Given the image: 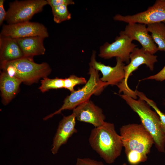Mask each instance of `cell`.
<instances>
[{
    "label": "cell",
    "mask_w": 165,
    "mask_h": 165,
    "mask_svg": "<svg viewBox=\"0 0 165 165\" xmlns=\"http://www.w3.org/2000/svg\"><path fill=\"white\" fill-rule=\"evenodd\" d=\"M45 38L34 36L16 39L24 57L33 58L34 56L44 55L46 49L43 44Z\"/></svg>",
    "instance_id": "16"
},
{
    "label": "cell",
    "mask_w": 165,
    "mask_h": 165,
    "mask_svg": "<svg viewBox=\"0 0 165 165\" xmlns=\"http://www.w3.org/2000/svg\"><path fill=\"white\" fill-rule=\"evenodd\" d=\"M47 4L51 7H56L63 5L68 6L74 5L75 2L72 0H47Z\"/></svg>",
    "instance_id": "24"
},
{
    "label": "cell",
    "mask_w": 165,
    "mask_h": 165,
    "mask_svg": "<svg viewBox=\"0 0 165 165\" xmlns=\"http://www.w3.org/2000/svg\"><path fill=\"white\" fill-rule=\"evenodd\" d=\"M0 36L15 39L34 36L45 38L48 37L49 33L47 28L43 24L27 21L4 25Z\"/></svg>",
    "instance_id": "9"
},
{
    "label": "cell",
    "mask_w": 165,
    "mask_h": 165,
    "mask_svg": "<svg viewBox=\"0 0 165 165\" xmlns=\"http://www.w3.org/2000/svg\"><path fill=\"white\" fill-rule=\"evenodd\" d=\"M89 141L93 149L109 164L114 163L120 156L123 147L114 124L105 122L91 130Z\"/></svg>",
    "instance_id": "2"
},
{
    "label": "cell",
    "mask_w": 165,
    "mask_h": 165,
    "mask_svg": "<svg viewBox=\"0 0 165 165\" xmlns=\"http://www.w3.org/2000/svg\"><path fill=\"white\" fill-rule=\"evenodd\" d=\"M157 57L146 53L142 48L136 47L131 53L130 62L124 67L125 76L124 79L117 86L119 93L123 92L124 94L136 99L137 96L135 91L131 90L127 84L129 76L133 72L137 70L140 65L145 64L151 71H153L155 63L157 61Z\"/></svg>",
    "instance_id": "6"
},
{
    "label": "cell",
    "mask_w": 165,
    "mask_h": 165,
    "mask_svg": "<svg viewBox=\"0 0 165 165\" xmlns=\"http://www.w3.org/2000/svg\"><path fill=\"white\" fill-rule=\"evenodd\" d=\"M163 22L165 24V21Z\"/></svg>",
    "instance_id": "28"
},
{
    "label": "cell",
    "mask_w": 165,
    "mask_h": 165,
    "mask_svg": "<svg viewBox=\"0 0 165 165\" xmlns=\"http://www.w3.org/2000/svg\"><path fill=\"white\" fill-rule=\"evenodd\" d=\"M72 113L78 121L90 123L95 127L101 126L105 122L102 109L90 100L76 107Z\"/></svg>",
    "instance_id": "13"
},
{
    "label": "cell",
    "mask_w": 165,
    "mask_h": 165,
    "mask_svg": "<svg viewBox=\"0 0 165 165\" xmlns=\"http://www.w3.org/2000/svg\"><path fill=\"white\" fill-rule=\"evenodd\" d=\"M0 68L2 72L28 85L37 82L42 78L47 77L51 71L47 63L38 64L34 61L33 58L25 57L0 64Z\"/></svg>",
    "instance_id": "3"
},
{
    "label": "cell",
    "mask_w": 165,
    "mask_h": 165,
    "mask_svg": "<svg viewBox=\"0 0 165 165\" xmlns=\"http://www.w3.org/2000/svg\"><path fill=\"white\" fill-rule=\"evenodd\" d=\"M155 80L162 81L165 80V65L163 68L156 74L149 76L144 80Z\"/></svg>",
    "instance_id": "25"
},
{
    "label": "cell",
    "mask_w": 165,
    "mask_h": 165,
    "mask_svg": "<svg viewBox=\"0 0 165 165\" xmlns=\"http://www.w3.org/2000/svg\"><path fill=\"white\" fill-rule=\"evenodd\" d=\"M24 57L16 39L0 36V64Z\"/></svg>",
    "instance_id": "15"
},
{
    "label": "cell",
    "mask_w": 165,
    "mask_h": 165,
    "mask_svg": "<svg viewBox=\"0 0 165 165\" xmlns=\"http://www.w3.org/2000/svg\"><path fill=\"white\" fill-rule=\"evenodd\" d=\"M5 0H0V25L2 24L5 20L6 15V12L5 10L4 4Z\"/></svg>",
    "instance_id": "26"
},
{
    "label": "cell",
    "mask_w": 165,
    "mask_h": 165,
    "mask_svg": "<svg viewBox=\"0 0 165 165\" xmlns=\"http://www.w3.org/2000/svg\"><path fill=\"white\" fill-rule=\"evenodd\" d=\"M120 132L129 163L136 165L146 161L154 141L143 126L136 123L125 125L120 128Z\"/></svg>",
    "instance_id": "1"
},
{
    "label": "cell",
    "mask_w": 165,
    "mask_h": 165,
    "mask_svg": "<svg viewBox=\"0 0 165 165\" xmlns=\"http://www.w3.org/2000/svg\"><path fill=\"white\" fill-rule=\"evenodd\" d=\"M76 119L75 116L72 113L68 116H64L61 121L53 140L51 149L53 154H56L61 146L65 144L68 139L77 132L75 127Z\"/></svg>",
    "instance_id": "14"
},
{
    "label": "cell",
    "mask_w": 165,
    "mask_h": 165,
    "mask_svg": "<svg viewBox=\"0 0 165 165\" xmlns=\"http://www.w3.org/2000/svg\"><path fill=\"white\" fill-rule=\"evenodd\" d=\"M96 52L93 50L89 63V66L100 71L102 75L100 78L103 82L108 85H117L124 79L125 76V64L119 58H116V63L114 67L106 65L96 59Z\"/></svg>",
    "instance_id": "11"
},
{
    "label": "cell",
    "mask_w": 165,
    "mask_h": 165,
    "mask_svg": "<svg viewBox=\"0 0 165 165\" xmlns=\"http://www.w3.org/2000/svg\"><path fill=\"white\" fill-rule=\"evenodd\" d=\"M76 165H105L102 162L88 158H78Z\"/></svg>",
    "instance_id": "23"
},
{
    "label": "cell",
    "mask_w": 165,
    "mask_h": 165,
    "mask_svg": "<svg viewBox=\"0 0 165 165\" xmlns=\"http://www.w3.org/2000/svg\"><path fill=\"white\" fill-rule=\"evenodd\" d=\"M68 6L63 5L51 7L54 21L57 24L70 20L71 14L67 8Z\"/></svg>",
    "instance_id": "20"
},
{
    "label": "cell",
    "mask_w": 165,
    "mask_h": 165,
    "mask_svg": "<svg viewBox=\"0 0 165 165\" xmlns=\"http://www.w3.org/2000/svg\"></svg>",
    "instance_id": "29"
},
{
    "label": "cell",
    "mask_w": 165,
    "mask_h": 165,
    "mask_svg": "<svg viewBox=\"0 0 165 165\" xmlns=\"http://www.w3.org/2000/svg\"><path fill=\"white\" fill-rule=\"evenodd\" d=\"M86 82V79L84 77L71 75L68 77L64 79V88L69 90L72 93L75 90L74 87L75 86L85 84Z\"/></svg>",
    "instance_id": "22"
},
{
    "label": "cell",
    "mask_w": 165,
    "mask_h": 165,
    "mask_svg": "<svg viewBox=\"0 0 165 165\" xmlns=\"http://www.w3.org/2000/svg\"><path fill=\"white\" fill-rule=\"evenodd\" d=\"M132 40L138 42L146 53L154 55L158 50L151 35L148 33L147 25L138 23H129L123 31Z\"/></svg>",
    "instance_id": "12"
},
{
    "label": "cell",
    "mask_w": 165,
    "mask_h": 165,
    "mask_svg": "<svg viewBox=\"0 0 165 165\" xmlns=\"http://www.w3.org/2000/svg\"><path fill=\"white\" fill-rule=\"evenodd\" d=\"M64 79L56 77L51 79L47 77L43 78L39 89L42 93L50 90L64 88Z\"/></svg>",
    "instance_id": "19"
},
{
    "label": "cell",
    "mask_w": 165,
    "mask_h": 165,
    "mask_svg": "<svg viewBox=\"0 0 165 165\" xmlns=\"http://www.w3.org/2000/svg\"><path fill=\"white\" fill-rule=\"evenodd\" d=\"M22 82L18 79L2 72L0 76V89L2 102L4 105L9 103L18 92Z\"/></svg>",
    "instance_id": "17"
},
{
    "label": "cell",
    "mask_w": 165,
    "mask_h": 165,
    "mask_svg": "<svg viewBox=\"0 0 165 165\" xmlns=\"http://www.w3.org/2000/svg\"><path fill=\"white\" fill-rule=\"evenodd\" d=\"M135 91L137 96L139 97V98L145 101L150 106L154 109L160 119L161 130L165 134V114L162 112L158 108L154 101L147 97L143 93L136 90Z\"/></svg>",
    "instance_id": "21"
},
{
    "label": "cell",
    "mask_w": 165,
    "mask_h": 165,
    "mask_svg": "<svg viewBox=\"0 0 165 165\" xmlns=\"http://www.w3.org/2000/svg\"><path fill=\"white\" fill-rule=\"evenodd\" d=\"M47 4V0H16L9 4L5 20L12 24L29 20L35 14L41 12Z\"/></svg>",
    "instance_id": "7"
},
{
    "label": "cell",
    "mask_w": 165,
    "mask_h": 165,
    "mask_svg": "<svg viewBox=\"0 0 165 165\" xmlns=\"http://www.w3.org/2000/svg\"><path fill=\"white\" fill-rule=\"evenodd\" d=\"M99 71L90 67L88 74L89 79L85 85L81 88L75 90L64 99L61 108L53 113L45 117L44 120L52 117L54 115L60 113L65 110H73L78 106L90 100L93 95H100L107 83L102 82L99 78Z\"/></svg>",
    "instance_id": "5"
},
{
    "label": "cell",
    "mask_w": 165,
    "mask_h": 165,
    "mask_svg": "<svg viewBox=\"0 0 165 165\" xmlns=\"http://www.w3.org/2000/svg\"><path fill=\"white\" fill-rule=\"evenodd\" d=\"M139 116L141 124L152 136L158 151L165 152V134L161 127L159 116L144 100H136L127 95H119Z\"/></svg>",
    "instance_id": "4"
},
{
    "label": "cell",
    "mask_w": 165,
    "mask_h": 165,
    "mask_svg": "<svg viewBox=\"0 0 165 165\" xmlns=\"http://www.w3.org/2000/svg\"><path fill=\"white\" fill-rule=\"evenodd\" d=\"M116 21L129 23H138L146 25L165 21V0H156L146 10L132 15L117 14L113 17Z\"/></svg>",
    "instance_id": "10"
},
{
    "label": "cell",
    "mask_w": 165,
    "mask_h": 165,
    "mask_svg": "<svg viewBox=\"0 0 165 165\" xmlns=\"http://www.w3.org/2000/svg\"><path fill=\"white\" fill-rule=\"evenodd\" d=\"M122 165H127L126 163H124Z\"/></svg>",
    "instance_id": "27"
},
{
    "label": "cell",
    "mask_w": 165,
    "mask_h": 165,
    "mask_svg": "<svg viewBox=\"0 0 165 165\" xmlns=\"http://www.w3.org/2000/svg\"><path fill=\"white\" fill-rule=\"evenodd\" d=\"M147 27L157 45L158 50L165 52V24L163 22L152 23L147 25Z\"/></svg>",
    "instance_id": "18"
},
{
    "label": "cell",
    "mask_w": 165,
    "mask_h": 165,
    "mask_svg": "<svg viewBox=\"0 0 165 165\" xmlns=\"http://www.w3.org/2000/svg\"><path fill=\"white\" fill-rule=\"evenodd\" d=\"M132 41L124 31H121L114 42H106L100 47L98 56L105 59L114 57L119 58L123 62L128 64L131 53L138 46Z\"/></svg>",
    "instance_id": "8"
}]
</instances>
